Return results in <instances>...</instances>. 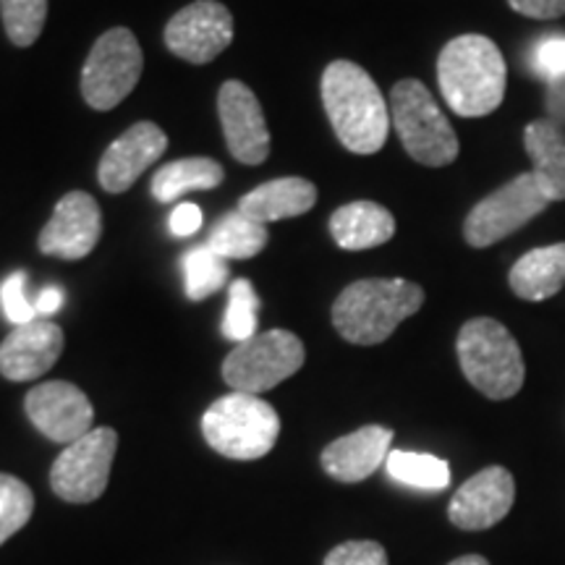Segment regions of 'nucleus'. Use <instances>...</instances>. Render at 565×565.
Segmentation results:
<instances>
[{
  "mask_svg": "<svg viewBox=\"0 0 565 565\" xmlns=\"http://www.w3.org/2000/svg\"><path fill=\"white\" fill-rule=\"evenodd\" d=\"M322 105L345 150L353 154L383 150L391 131V105L359 63L333 61L324 68Z\"/></svg>",
  "mask_w": 565,
  "mask_h": 565,
  "instance_id": "1",
  "label": "nucleus"
},
{
  "mask_svg": "<svg viewBox=\"0 0 565 565\" xmlns=\"http://www.w3.org/2000/svg\"><path fill=\"white\" fill-rule=\"evenodd\" d=\"M437 82L456 116L484 118L505 100L508 66L490 38L461 34L437 55Z\"/></svg>",
  "mask_w": 565,
  "mask_h": 565,
  "instance_id": "2",
  "label": "nucleus"
},
{
  "mask_svg": "<svg viewBox=\"0 0 565 565\" xmlns=\"http://www.w3.org/2000/svg\"><path fill=\"white\" fill-rule=\"evenodd\" d=\"M424 303L422 286L404 278H366L345 286L333 303V324L343 341L377 345Z\"/></svg>",
  "mask_w": 565,
  "mask_h": 565,
  "instance_id": "3",
  "label": "nucleus"
},
{
  "mask_svg": "<svg viewBox=\"0 0 565 565\" xmlns=\"http://www.w3.org/2000/svg\"><path fill=\"white\" fill-rule=\"evenodd\" d=\"M456 353L466 380L490 401H508L524 387V353L503 322L492 317L469 320L458 333Z\"/></svg>",
  "mask_w": 565,
  "mask_h": 565,
  "instance_id": "4",
  "label": "nucleus"
},
{
  "mask_svg": "<svg viewBox=\"0 0 565 565\" xmlns=\"http://www.w3.org/2000/svg\"><path fill=\"white\" fill-rule=\"evenodd\" d=\"M204 440L233 461H257L275 448L280 416L267 401L252 393L223 395L202 416Z\"/></svg>",
  "mask_w": 565,
  "mask_h": 565,
  "instance_id": "5",
  "label": "nucleus"
},
{
  "mask_svg": "<svg viewBox=\"0 0 565 565\" xmlns=\"http://www.w3.org/2000/svg\"><path fill=\"white\" fill-rule=\"evenodd\" d=\"M391 124L398 131L408 158L427 168L450 166L461 152L454 126H450L433 92L419 79H401L391 92Z\"/></svg>",
  "mask_w": 565,
  "mask_h": 565,
  "instance_id": "6",
  "label": "nucleus"
},
{
  "mask_svg": "<svg viewBox=\"0 0 565 565\" xmlns=\"http://www.w3.org/2000/svg\"><path fill=\"white\" fill-rule=\"evenodd\" d=\"M550 204L553 202L542 192L532 171L513 175L503 186L494 189L484 200H479L469 215H466V244L471 249H490L492 244H500L503 238L513 236L515 231L532 223Z\"/></svg>",
  "mask_w": 565,
  "mask_h": 565,
  "instance_id": "7",
  "label": "nucleus"
},
{
  "mask_svg": "<svg viewBox=\"0 0 565 565\" xmlns=\"http://www.w3.org/2000/svg\"><path fill=\"white\" fill-rule=\"evenodd\" d=\"M307 351L299 335L288 330H267L238 343L223 362V380L236 393L259 395L286 383L303 366Z\"/></svg>",
  "mask_w": 565,
  "mask_h": 565,
  "instance_id": "8",
  "label": "nucleus"
},
{
  "mask_svg": "<svg viewBox=\"0 0 565 565\" xmlns=\"http://www.w3.org/2000/svg\"><path fill=\"white\" fill-rule=\"evenodd\" d=\"M145 55L126 26L108 30L92 45L82 68V95L89 108L113 110L139 84Z\"/></svg>",
  "mask_w": 565,
  "mask_h": 565,
  "instance_id": "9",
  "label": "nucleus"
},
{
  "mask_svg": "<svg viewBox=\"0 0 565 565\" xmlns=\"http://www.w3.org/2000/svg\"><path fill=\"white\" fill-rule=\"evenodd\" d=\"M118 450V435L110 427H97L66 445L51 469L53 492L66 503H92L105 492L110 466Z\"/></svg>",
  "mask_w": 565,
  "mask_h": 565,
  "instance_id": "10",
  "label": "nucleus"
},
{
  "mask_svg": "<svg viewBox=\"0 0 565 565\" xmlns=\"http://www.w3.org/2000/svg\"><path fill=\"white\" fill-rule=\"evenodd\" d=\"M233 42V17L217 0H196L166 24V45L175 58L196 63L215 61Z\"/></svg>",
  "mask_w": 565,
  "mask_h": 565,
  "instance_id": "11",
  "label": "nucleus"
},
{
  "mask_svg": "<svg viewBox=\"0 0 565 565\" xmlns=\"http://www.w3.org/2000/svg\"><path fill=\"white\" fill-rule=\"evenodd\" d=\"M103 212L95 196L87 192H68L55 204L53 217L40 231V252L58 259H84L100 242Z\"/></svg>",
  "mask_w": 565,
  "mask_h": 565,
  "instance_id": "12",
  "label": "nucleus"
},
{
  "mask_svg": "<svg viewBox=\"0 0 565 565\" xmlns=\"http://www.w3.org/2000/svg\"><path fill=\"white\" fill-rule=\"evenodd\" d=\"M217 113L233 158L244 166H259L270 158V131L263 105L244 82L231 79L223 84L217 95Z\"/></svg>",
  "mask_w": 565,
  "mask_h": 565,
  "instance_id": "13",
  "label": "nucleus"
},
{
  "mask_svg": "<svg viewBox=\"0 0 565 565\" xmlns=\"http://www.w3.org/2000/svg\"><path fill=\"white\" fill-rule=\"evenodd\" d=\"M26 416L47 440L71 445L92 433L95 412L79 387L53 380L26 393Z\"/></svg>",
  "mask_w": 565,
  "mask_h": 565,
  "instance_id": "14",
  "label": "nucleus"
},
{
  "mask_svg": "<svg viewBox=\"0 0 565 565\" xmlns=\"http://www.w3.org/2000/svg\"><path fill=\"white\" fill-rule=\"evenodd\" d=\"M515 500L513 475L503 466H487L458 487L448 505L454 526L463 532H484L511 513Z\"/></svg>",
  "mask_w": 565,
  "mask_h": 565,
  "instance_id": "15",
  "label": "nucleus"
},
{
  "mask_svg": "<svg viewBox=\"0 0 565 565\" xmlns=\"http://www.w3.org/2000/svg\"><path fill=\"white\" fill-rule=\"evenodd\" d=\"M166 147L168 137L158 124H134L105 150L100 168H97L100 186L110 194H121L131 189L134 181H139V175L162 158Z\"/></svg>",
  "mask_w": 565,
  "mask_h": 565,
  "instance_id": "16",
  "label": "nucleus"
},
{
  "mask_svg": "<svg viewBox=\"0 0 565 565\" xmlns=\"http://www.w3.org/2000/svg\"><path fill=\"white\" fill-rule=\"evenodd\" d=\"M63 353V330L51 320L17 324L0 343V374L13 383H30L45 374Z\"/></svg>",
  "mask_w": 565,
  "mask_h": 565,
  "instance_id": "17",
  "label": "nucleus"
},
{
  "mask_svg": "<svg viewBox=\"0 0 565 565\" xmlns=\"http://www.w3.org/2000/svg\"><path fill=\"white\" fill-rule=\"evenodd\" d=\"M393 429L366 424L356 433L338 437L322 450V469L338 482L356 484L370 479L391 456Z\"/></svg>",
  "mask_w": 565,
  "mask_h": 565,
  "instance_id": "18",
  "label": "nucleus"
},
{
  "mask_svg": "<svg viewBox=\"0 0 565 565\" xmlns=\"http://www.w3.org/2000/svg\"><path fill=\"white\" fill-rule=\"evenodd\" d=\"M330 233L345 252L374 249L395 236V217L377 202H349L330 215Z\"/></svg>",
  "mask_w": 565,
  "mask_h": 565,
  "instance_id": "19",
  "label": "nucleus"
},
{
  "mask_svg": "<svg viewBox=\"0 0 565 565\" xmlns=\"http://www.w3.org/2000/svg\"><path fill=\"white\" fill-rule=\"evenodd\" d=\"M317 204V186L312 181L288 175V179L267 181L242 196L238 210L257 223L286 221V217L307 215Z\"/></svg>",
  "mask_w": 565,
  "mask_h": 565,
  "instance_id": "20",
  "label": "nucleus"
},
{
  "mask_svg": "<svg viewBox=\"0 0 565 565\" xmlns=\"http://www.w3.org/2000/svg\"><path fill=\"white\" fill-rule=\"evenodd\" d=\"M508 286L524 301H547L565 286V242L536 246L515 259Z\"/></svg>",
  "mask_w": 565,
  "mask_h": 565,
  "instance_id": "21",
  "label": "nucleus"
},
{
  "mask_svg": "<svg viewBox=\"0 0 565 565\" xmlns=\"http://www.w3.org/2000/svg\"><path fill=\"white\" fill-rule=\"evenodd\" d=\"M524 147L532 173L550 202L565 200V134L550 121L536 118L524 129Z\"/></svg>",
  "mask_w": 565,
  "mask_h": 565,
  "instance_id": "22",
  "label": "nucleus"
},
{
  "mask_svg": "<svg viewBox=\"0 0 565 565\" xmlns=\"http://www.w3.org/2000/svg\"><path fill=\"white\" fill-rule=\"evenodd\" d=\"M223 166L212 158H183L160 166L152 175V196L158 202H175L189 192H204L223 183Z\"/></svg>",
  "mask_w": 565,
  "mask_h": 565,
  "instance_id": "23",
  "label": "nucleus"
},
{
  "mask_svg": "<svg viewBox=\"0 0 565 565\" xmlns=\"http://www.w3.org/2000/svg\"><path fill=\"white\" fill-rule=\"evenodd\" d=\"M267 225L246 217L242 210L225 212L207 236V249L223 259H252L267 246Z\"/></svg>",
  "mask_w": 565,
  "mask_h": 565,
  "instance_id": "24",
  "label": "nucleus"
},
{
  "mask_svg": "<svg viewBox=\"0 0 565 565\" xmlns=\"http://www.w3.org/2000/svg\"><path fill=\"white\" fill-rule=\"evenodd\" d=\"M387 477L395 482L416 487V490L440 492L450 484V466L443 458L429 454H412V450H391L385 461Z\"/></svg>",
  "mask_w": 565,
  "mask_h": 565,
  "instance_id": "25",
  "label": "nucleus"
},
{
  "mask_svg": "<svg viewBox=\"0 0 565 565\" xmlns=\"http://www.w3.org/2000/svg\"><path fill=\"white\" fill-rule=\"evenodd\" d=\"M183 278H186V296L192 301H202L217 294L228 282V259L217 257L207 246L189 249L181 259Z\"/></svg>",
  "mask_w": 565,
  "mask_h": 565,
  "instance_id": "26",
  "label": "nucleus"
},
{
  "mask_svg": "<svg viewBox=\"0 0 565 565\" xmlns=\"http://www.w3.org/2000/svg\"><path fill=\"white\" fill-rule=\"evenodd\" d=\"M259 296L254 291L252 280H233L228 288V309L223 317V335L233 343H244L257 335Z\"/></svg>",
  "mask_w": 565,
  "mask_h": 565,
  "instance_id": "27",
  "label": "nucleus"
},
{
  "mask_svg": "<svg viewBox=\"0 0 565 565\" xmlns=\"http://www.w3.org/2000/svg\"><path fill=\"white\" fill-rule=\"evenodd\" d=\"M0 17L13 45L30 47L45 26L47 0H0Z\"/></svg>",
  "mask_w": 565,
  "mask_h": 565,
  "instance_id": "28",
  "label": "nucleus"
},
{
  "mask_svg": "<svg viewBox=\"0 0 565 565\" xmlns=\"http://www.w3.org/2000/svg\"><path fill=\"white\" fill-rule=\"evenodd\" d=\"M34 513V494L21 479L0 475V545L11 540Z\"/></svg>",
  "mask_w": 565,
  "mask_h": 565,
  "instance_id": "29",
  "label": "nucleus"
},
{
  "mask_svg": "<svg viewBox=\"0 0 565 565\" xmlns=\"http://www.w3.org/2000/svg\"><path fill=\"white\" fill-rule=\"evenodd\" d=\"M529 68L545 84L565 76V34H547L536 40L529 51Z\"/></svg>",
  "mask_w": 565,
  "mask_h": 565,
  "instance_id": "30",
  "label": "nucleus"
},
{
  "mask_svg": "<svg viewBox=\"0 0 565 565\" xmlns=\"http://www.w3.org/2000/svg\"><path fill=\"white\" fill-rule=\"evenodd\" d=\"M0 307L13 324H26L38 320L34 301L26 299V273H11L0 286Z\"/></svg>",
  "mask_w": 565,
  "mask_h": 565,
  "instance_id": "31",
  "label": "nucleus"
},
{
  "mask_svg": "<svg viewBox=\"0 0 565 565\" xmlns=\"http://www.w3.org/2000/svg\"><path fill=\"white\" fill-rule=\"evenodd\" d=\"M324 565H387V553L380 542L351 540L330 550Z\"/></svg>",
  "mask_w": 565,
  "mask_h": 565,
  "instance_id": "32",
  "label": "nucleus"
},
{
  "mask_svg": "<svg viewBox=\"0 0 565 565\" xmlns=\"http://www.w3.org/2000/svg\"><path fill=\"white\" fill-rule=\"evenodd\" d=\"M508 6L521 17L540 21L565 17V0H508Z\"/></svg>",
  "mask_w": 565,
  "mask_h": 565,
  "instance_id": "33",
  "label": "nucleus"
},
{
  "mask_svg": "<svg viewBox=\"0 0 565 565\" xmlns=\"http://www.w3.org/2000/svg\"><path fill=\"white\" fill-rule=\"evenodd\" d=\"M171 233L173 236H194L202 228V210L192 202H183L171 212Z\"/></svg>",
  "mask_w": 565,
  "mask_h": 565,
  "instance_id": "34",
  "label": "nucleus"
},
{
  "mask_svg": "<svg viewBox=\"0 0 565 565\" xmlns=\"http://www.w3.org/2000/svg\"><path fill=\"white\" fill-rule=\"evenodd\" d=\"M545 110L547 118L565 134V76L547 82L545 87Z\"/></svg>",
  "mask_w": 565,
  "mask_h": 565,
  "instance_id": "35",
  "label": "nucleus"
},
{
  "mask_svg": "<svg viewBox=\"0 0 565 565\" xmlns=\"http://www.w3.org/2000/svg\"><path fill=\"white\" fill-rule=\"evenodd\" d=\"M61 307H63V291L58 286L42 288V291L38 294V299H34L38 317H51L55 312H61Z\"/></svg>",
  "mask_w": 565,
  "mask_h": 565,
  "instance_id": "36",
  "label": "nucleus"
},
{
  "mask_svg": "<svg viewBox=\"0 0 565 565\" xmlns=\"http://www.w3.org/2000/svg\"><path fill=\"white\" fill-rule=\"evenodd\" d=\"M448 565H490V563H487L482 555H463V557H456V561Z\"/></svg>",
  "mask_w": 565,
  "mask_h": 565,
  "instance_id": "37",
  "label": "nucleus"
}]
</instances>
